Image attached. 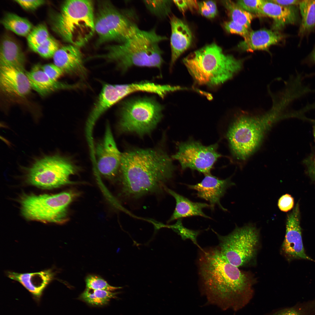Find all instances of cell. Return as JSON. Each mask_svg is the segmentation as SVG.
I'll use <instances>...</instances> for the list:
<instances>
[{
	"label": "cell",
	"instance_id": "d590c367",
	"mask_svg": "<svg viewBox=\"0 0 315 315\" xmlns=\"http://www.w3.org/2000/svg\"><path fill=\"white\" fill-rule=\"evenodd\" d=\"M198 10L202 15L209 18L215 17L217 13L216 3L213 1L199 3Z\"/></svg>",
	"mask_w": 315,
	"mask_h": 315
},
{
	"label": "cell",
	"instance_id": "836d02e7",
	"mask_svg": "<svg viewBox=\"0 0 315 315\" xmlns=\"http://www.w3.org/2000/svg\"><path fill=\"white\" fill-rule=\"evenodd\" d=\"M164 227L172 229L180 235L183 240L188 239L191 240L201 251L203 250L198 244L197 242V237L199 234V231L192 230L185 228L180 221H177L173 225H165Z\"/></svg>",
	"mask_w": 315,
	"mask_h": 315
},
{
	"label": "cell",
	"instance_id": "83f0119b",
	"mask_svg": "<svg viewBox=\"0 0 315 315\" xmlns=\"http://www.w3.org/2000/svg\"><path fill=\"white\" fill-rule=\"evenodd\" d=\"M231 20L239 23L249 29L251 22L256 15L239 6L237 3L230 0L222 1Z\"/></svg>",
	"mask_w": 315,
	"mask_h": 315
},
{
	"label": "cell",
	"instance_id": "30bf717a",
	"mask_svg": "<svg viewBox=\"0 0 315 315\" xmlns=\"http://www.w3.org/2000/svg\"><path fill=\"white\" fill-rule=\"evenodd\" d=\"M130 12L123 13L107 1L99 3L94 28L98 42L110 41L123 43L139 29Z\"/></svg>",
	"mask_w": 315,
	"mask_h": 315
},
{
	"label": "cell",
	"instance_id": "44dd1931",
	"mask_svg": "<svg viewBox=\"0 0 315 315\" xmlns=\"http://www.w3.org/2000/svg\"><path fill=\"white\" fill-rule=\"evenodd\" d=\"M260 15L272 18L273 27L275 30L282 29L287 25L295 24L299 19L298 10L296 6H282L267 0H264Z\"/></svg>",
	"mask_w": 315,
	"mask_h": 315
},
{
	"label": "cell",
	"instance_id": "277c9868",
	"mask_svg": "<svg viewBox=\"0 0 315 315\" xmlns=\"http://www.w3.org/2000/svg\"><path fill=\"white\" fill-rule=\"evenodd\" d=\"M183 61L196 83L209 86L219 85L230 79L242 64V60L225 54L214 43L192 52Z\"/></svg>",
	"mask_w": 315,
	"mask_h": 315
},
{
	"label": "cell",
	"instance_id": "f546056e",
	"mask_svg": "<svg viewBox=\"0 0 315 315\" xmlns=\"http://www.w3.org/2000/svg\"><path fill=\"white\" fill-rule=\"evenodd\" d=\"M143 3L148 10L159 18H165L171 12L172 2L170 0H144Z\"/></svg>",
	"mask_w": 315,
	"mask_h": 315
},
{
	"label": "cell",
	"instance_id": "4fadbf2b",
	"mask_svg": "<svg viewBox=\"0 0 315 315\" xmlns=\"http://www.w3.org/2000/svg\"><path fill=\"white\" fill-rule=\"evenodd\" d=\"M94 154L99 173L109 180H113L119 170L122 153L117 147L108 123L103 139L96 145Z\"/></svg>",
	"mask_w": 315,
	"mask_h": 315
},
{
	"label": "cell",
	"instance_id": "e575fe53",
	"mask_svg": "<svg viewBox=\"0 0 315 315\" xmlns=\"http://www.w3.org/2000/svg\"><path fill=\"white\" fill-rule=\"evenodd\" d=\"M264 0H238L236 3L246 11L254 15H260L261 6Z\"/></svg>",
	"mask_w": 315,
	"mask_h": 315
},
{
	"label": "cell",
	"instance_id": "8fae6325",
	"mask_svg": "<svg viewBox=\"0 0 315 315\" xmlns=\"http://www.w3.org/2000/svg\"><path fill=\"white\" fill-rule=\"evenodd\" d=\"M219 240L218 248L230 263L238 267L250 261L254 256L259 241V235L254 226L236 228L226 236L215 232Z\"/></svg>",
	"mask_w": 315,
	"mask_h": 315
},
{
	"label": "cell",
	"instance_id": "e0dca14e",
	"mask_svg": "<svg viewBox=\"0 0 315 315\" xmlns=\"http://www.w3.org/2000/svg\"><path fill=\"white\" fill-rule=\"evenodd\" d=\"M79 47L70 44L59 48L53 57L54 64L69 75L85 78L87 71Z\"/></svg>",
	"mask_w": 315,
	"mask_h": 315
},
{
	"label": "cell",
	"instance_id": "bcb514c9",
	"mask_svg": "<svg viewBox=\"0 0 315 315\" xmlns=\"http://www.w3.org/2000/svg\"><path fill=\"white\" fill-rule=\"evenodd\" d=\"M314 137L315 140V128H314Z\"/></svg>",
	"mask_w": 315,
	"mask_h": 315
},
{
	"label": "cell",
	"instance_id": "7c38bea8",
	"mask_svg": "<svg viewBox=\"0 0 315 315\" xmlns=\"http://www.w3.org/2000/svg\"><path fill=\"white\" fill-rule=\"evenodd\" d=\"M217 144L208 146L194 141L182 142L178 146V151L172 158L180 162L183 170L188 168L197 170L205 175L210 171L220 155L217 152Z\"/></svg>",
	"mask_w": 315,
	"mask_h": 315
},
{
	"label": "cell",
	"instance_id": "f6af8a7d",
	"mask_svg": "<svg viewBox=\"0 0 315 315\" xmlns=\"http://www.w3.org/2000/svg\"><path fill=\"white\" fill-rule=\"evenodd\" d=\"M309 58L310 60L313 62L315 63V46L311 52Z\"/></svg>",
	"mask_w": 315,
	"mask_h": 315
},
{
	"label": "cell",
	"instance_id": "ab89813d",
	"mask_svg": "<svg viewBox=\"0 0 315 315\" xmlns=\"http://www.w3.org/2000/svg\"><path fill=\"white\" fill-rule=\"evenodd\" d=\"M278 205L280 210L284 212H287L291 210L293 207L294 198L290 195L286 194L279 199Z\"/></svg>",
	"mask_w": 315,
	"mask_h": 315
},
{
	"label": "cell",
	"instance_id": "ffe728a7",
	"mask_svg": "<svg viewBox=\"0 0 315 315\" xmlns=\"http://www.w3.org/2000/svg\"><path fill=\"white\" fill-rule=\"evenodd\" d=\"M171 34V68L180 55L190 46L192 40L191 31L181 20L173 15L170 18Z\"/></svg>",
	"mask_w": 315,
	"mask_h": 315
},
{
	"label": "cell",
	"instance_id": "5b68a950",
	"mask_svg": "<svg viewBox=\"0 0 315 315\" xmlns=\"http://www.w3.org/2000/svg\"><path fill=\"white\" fill-rule=\"evenodd\" d=\"M94 20L92 1L66 0L53 18L51 27L63 40L79 47L85 44L95 32Z\"/></svg>",
	"mask_w": 315,
	"mask_h": 315
},
{
	"label": "cell",
	"instance_id": "d4e9b609",
	"mask_svg": "<svg viewBox=\"0 0 315 315\" xmlns=\"http://www.w3.org/2000/svg\"><path fill=\"white\" fill-rule=\"evenodd\" d=\"M165 191L174 198L176 202L175 210L168 221V222L181 218L192 216H200L205 218H210L202 211L203 209L210 207L209 204L205 203L192 202L167 188Z\"/></svg>",
	"mask_w": 315,
	"mask_h": 315
},
{
	"label": "cell",
	"instance_id": "6da1fadb",
	"mask_svg": "<svg viewBox=\"0 0 315 315\" xmlns=\"http://www.w3.org/2000/svg\"><path fill=\"white\" fill-rule=\"evenodd\" d=\"M174 167L159 149H138L122 153L119 168L122 191L127 198H139L165 190Z\"/></svg>",
	"mask_w": 315,
	"mask_h": 315
},
{
	"label": "cell",
	"instance_id": "5bb4252c",
	"mask_svg": "<svg viewBox=\"0 0 315 315\" xmlns=\"http://www.w3.org/2000/svg\"><path fill=\"white\" fill-rule=\"evenodd\" d=\"M299 205L297 203L287 216L286 232L282 250L289 260L305 259L314 261L305 253L300 221Z\"/></svg>",
	"mask_w": 315,
	"mask_h": 315
},
{
	"label": "cell",
	"instance_id": "9a60e30c",
	"mask_svg": "<svg viewBox=\"0 0 315 315\" xmlns=\"http://www.w3.org/2000/svg\"><path fill=\"white\" fill-rule=\"evenodd\" d=\"M0 88L3 94L11 98H24L32 87L25 70L0 66Z\"/></svg>",
	"mask_w": 315,
	"mask_h": 315
},
{
	"label": "cell",
	"instance_id": "603a6c76",
	"mask_svg": "<svg viewBox=\"0 0 315 315\" xmlns=\"http://www.w3.org/2000/svg\"><path fill=\"white\" fill-rule=\"evenodd\" d=\"M7 273L8 277L20 282L32 295L38 298L55 276L51 269L34 273H20L8 271Z\"/></svg>",
	"mask_w": 315,
	"mask_h": 315
},
{
	"label": "cell",
	"instance_id": "4316f807",
	"mask_svg": "<svg viewBox=\"0 0 315 315\" xmlns=\"http://www.w3.org/2000/svg\"><path fill=\"white\" fill-rule=\"evenodd\" d=\"M1 23L6 29L23 36H27L33 28L32 24L27 19L12 13L6 14Z\"/></svg>",
	"mask_w": 315,
	"mask_h": 315
},
{
	"label": "cell",
	"instance_id": "ac0fdd59",
	"mask_svg": "<svg viewBox=\"0 0 315 315\" xmlns=\"http://www.w3.org/2000/svg\"><path fill=\"white\" fill-rule=\"evenodd\" d=\"M233 185L229 178L219 179L210 174L205 175L204 179L199 183L187 186L190 188L197 191L198 197L208 201L212 210L217 204L223 210L226 211L221 204L220 200L227 189Z\"/></svg>",
	"mask_w": 315,
	"mask_h": 315
},
{
	"label": "cell",
	"instance_id": "7bdbcfd3",
	"mask_svg": "<svg viewBox=\"0 0 315 315\" xmlns=\"http://www.w3.org/2000/svg\"><path fill=\"white\" fill-rule=\"evenodd\" d=\"M271 1L279 4L284 6H296L299 5L301 0H270Z\"/></svg>",
	"mask_w": 315,
	"mask_h": 315
},
{
	"label": "cell",
	"instance_id": "8d00e7d4",
	"mask_svg": "<svg viewBox=\"0 0 315 315\" xmlns=\"http://www.w3.org/2000/svg\"><path fill=\"white\" fill-rule=\"evenodd\" d=\"M223 26L229 33L239 35L244 39L246 37L250 31L245 27L232 20L225 22Z\"/></svg>",
	"mask_w": 315,
	"mask_h": 315
},
{
	"label": "cell",
	"instance_id": "1f68e13d",
	"mask_svg": "<svg viewBox=\"0 0 315 315\" xmlns=\"http://www.w3.org/2000/svg\"><path fill=\"white\" fill-rule=\"evenodd\" d=\"M50 36L46 26L43 24H39L33 28L27 36L28 45L29 46L39 45Z\"/></svg>",
	"mask_w": 315,
	"mask_h": 315
},
{
	"label": "cell",
	"instance_id": "f35d334b",
	"mask_svg": "<svg viewBox=\"0 0 315 315\" xmlns=\"http://www.w3.org/2000/svg\"><path fill=\"white\" fill-rule=\"evenodd\" d=\"M173 1L183 14L188 10H198L199 3L196 0H174Z\"/></svg>",
	"mask_w": 315,
	"mask_h": 315
},
{
	"label": "cell",
	"instance_id": "7402d4cb",
	"mask_svg": "<svg viewBox=\"0 0 315 315\" xmlns=\"http://www.w3.org/2000/svg\"><path fill=\"white\" fill-rule=\"evenodd\" d=\"M283 37L282 34L275 30L262 29L250 31L246 37L238 44V47L247 52L267 50L271 46L280 42Z\"/></svg>",
	"mask_w": 315,
	"mask_h": 315
},
{
	"label": "cell",
	"instance_id": "d6986e66",
	"mask_svg": "<svg viewBox=\"0 0 315 315\" xmlns=\"http://www.w3.org/2000/svg\"><path fill=\"white\" fill-rule=\"evenodd\" d=\"M26 74L32 88L42 97L60 90L76 89L82 87L80 83L69 84L52 80L43 72L41 66L38 64L34 66L30 71H26Z\"/></svg>",
	"mask_w": 315,
	"mask_h": 315
},
{
	"label": "cell",
	"instance_id": "ee69618b",
	"mask_svg": "<svg viewBox=\"0 0 315 315\" xmlns=\"http://www.w3.org/2000/svg\"><path fill=\"white\" fill-rule=\"evenodd\" d=\"M275 315H303L300 311L294 308L287 309Z\"/></svg>",
	"mask_w": 315,
	"mask_h": 315
},
{
	"label": "cell",
	"instance_id": "484cf974",
	"mask_svg": "<svg viewBox=\"0 0 315 315\" xmlns=\"http://www.w3.org/2000/svg\"><path fill=\"white\" fill-rule=\"evenodd\" d=\"M299 5L301 20L298 34L301 36L315 28V0H301Z\"/></svg>",
	"mask_w": 315,
	"mask_h": 315
},
{
	"label": "cell",
	"instance_id": "2e32d148",
	"mask_svg": "<svg viewBox=\"0 0 315 315\" xmlns=\"http://www.w3.org/2000/svg\"><path fill=\"white\" fill-rule=\"evenodd\" d=\"M122 99L117 84H103L86 121L85 132L89 144L93 143V130L97 120L108 109Z\"/></svg>",
	"mask_w": 315,
	"mask_h": 315
},
{
	"label": "cell",
	"instance_id": "f1b7e54d",
	"mask_svg": "<svg viewBox=\"0 0 315 315\" xmlns=\"http://www.w3.org/2000/svg\"><path fill=\"white\" fill-rule=\"evenodd\" d=\"M117 293L103 290H93L86 288L80 299L91 305L101 306L107 304L112 298L116 297Z\"/></svg>",
	"mask_w": 315,
	"mask_h": 315
},
{
	"label": "cell",
	"instance_id": "b9f144b4",
	"mask_svg": "<svg viewBox=\"0 0 315 315\" xmlns=\"http://www.w3.org/2000/svg\"><path fill=\"white\" fill-rule=\"evenodd\" d=\"M305 162L309 175L315 180V156L305 160Z\"/></svg>",
	"mask_w": 315,
	"mask_h": 315
},
{
	"label": "cell",
	"instance_id": "cb8c5ba5",
	"mask_svg": "<svg viewBox=\"0 0 315 315\" xmlns=\"http://www.w3.org/2000/svg\"><path fill=\"white\" fill-rule=\"evenodd\" d=\"M25 56L18 43L9 35H4L0 43V66L25 70Z\"/></svg>",
	"mask_w": 315,
	"mask_h": 315
},
{
	"label": "cell",
	"instance_id": "60d3db41",
	"mask_svg": "<svg viewBox=\"0 0 315 315\" xmlns=\"http://www.w3.org/2000/svg\"><path fill=\"white\" fill-rule=\"evenodd\" d=\"M14 1L25 10H33L44 4L46 1L43 0H15Z\"/></svg>",
	"mask_w": 315,
	"mask_h": 315
},
{
	"label": "cell",
	"instance_id": "3957f363",
	"mask_svg": "<svg viewBox=\"0 0 315 315\" xmlns=\"http://www.w3.org/2000/svg\"><path fill=\"white\" fill-rule=\"evenodd\" d=\"M167 39L158 34L155 28L148 31L139 29L125 41L108 47L106 54L99 57L115 62L123 72L134 66L160 69L164 60L159 44Z\"/></svg>",
	"mask_w": 315,
	"mask_h": 315
},
{
	"label": "cell",
	"instance_id": "d6a6232c",
	"mask_svg": "<svg viewBox=\"0 0 315 315\" xmlns=\"http://www.w3.org/2000/svg\"><path fill=\"white\" fill-rule=\"evenodd\" d=\"M86 288L93 290H103L111 291L121 288L115 287L109 284L100 277L96 275L88 276L85 279Z\"/></svg>",
	"mask_w": 315,
	"mask_h": 315
},
{
	"label": "cell",
	"instance_id": "74e56055",
	"mask_svg": "<svg viewBox=\"0 0 315 315\" xmlns=\"http://www.w3.org/2000/svg\"><path fill=\"white\" fill-rule=\"evenodd\" d=\"M43 72L50 78L57 81L64 74V71L54 64H48L41 66Z\"/></svg>",
	"mask_w": 315,
	"mask_h": 315
},
{
	"label": "cell",
	"instance_id": "52a82bcc",
	"mask_svg": "<svg viewBox=\"0 0 315 315\" xmlns=\"http://www.w3.org/2000/svg\"><path fill=\"white\" fill-rule=\"evenodd\" d=\"M78 194L73 190L55 194H23L19 200L21 214L29 220L63 224L69 219V205Z\"/></svg>",
	"mask_w": 315,
	"mask_h": 315
},
{
	"label": "cell",
	"instance_id": "8992f818",
	"mask_svg": "<svg viewBox=\"0 0 315 315\" xmlns=\"http://www.w3.org/2000/svg\"><path fill=\"white\" fill-rule=\"evenodd\" d=\"M279 119L271 115L237 118L227 134L234 156L241 161L247 160L257 150L266 134Z\"/></svg>",
	"mask_w": 315,
	"mask_h": 315
},
{
	"label": "cell",
	"instance_id": "ba28073f",
	"mask_svg": "<svg viewBox=\"0 0 315 315\" xmlns=\"http://www.w3.org/2000/svg\"><path fill=\"white\" fill-rule=\"evenodd\" d=\"M163 110V106L151 97L125 100L119 108V131L140 135L149 133L161 120Z\"/></svg>",
	"mask_w": 315,
	"mask_h": 315
},
{
	"label": "cell",
	"instance_id": "7a4b0ae2",
	"mask_svg": "<svg viewBox=\"0 0 315 315\" xmlns=\"http://www.w3.org/2000/svg\"><path fill=\"white\" fill-rule=\"evenodd\" d=\"M202 251L199 273L208 301L223 309L233 306L236 296L250 289L249 278L228 261L218 248Z\"/></svg>",
	"mask_w": 315,
	"mask_h": 315
},
{
	"label": "cell",
	"instance_id": "4dcf8cb0",
	"mask_svg": "<svg viewBox=\"0 0 315 315\" xmlns=\"http://www.w3.org/2000/svg\"><path fill=\"white\" fill-rule=\"evenodd\" d=\"M29 47L33 51L45 58L53 57L60 48L58 43L50 36L39 45Z\"/></svg>",
	"mask_w": 315,
	"mask_h": 315
},
{
	"label": "cell",
	"instance_id": "9c48e42d",
	"mask_svg": "<svg viewBox=\"0 0 315 315\" xmlns=\"http://www.w3.org/2000/svg\"><path fill=\"white\" fill-rule=\"evenodd\" d=\"M25 170L29 184L50 189L76 183L70 177L78 172L79 168L68 158L55 154L38 159Z\"/></svg>",
	"mask_w": 315,
	"mask_h": 315
}]
</instances>
